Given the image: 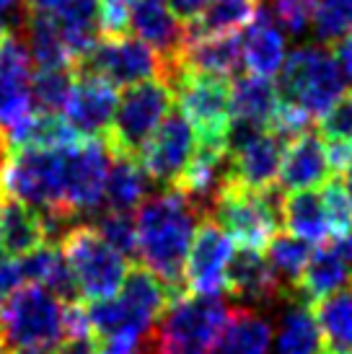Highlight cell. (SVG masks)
I'll list each match as a JSON object with an SVG mask.
<instances>
[{"label":"cell","instance_id":"cell-8","mask_svg":"<svg viewBox=\"0 0 352 354\" xmlns=\"http://www.w3.org/2000/svg\"><path fill=\"white\" fill-rule=\"evenodd\" d=\"M58 246L68 259L80 300L96 303V300L117 295L130 272L127 261L98 236V230L91 223L70 225L68 233L60 238Z\"/></svg>","mask_w":352,"mask_h":354},{"label":"cell","instance_id":"cell-4","mask_svg":"<svg viewBox=\"0 0 352 354\" xmlns=\"http://www.w3.org/2000/svg\"><path fill=\"white\" fill-rule=\"evenodd\" d=\"M68 148L10 150L0 176L3 194L37 207L42 215L78 223L68 209Z\"/></svg>","mask_w":352,"mask_h":354},{"label":"cell","instance_id":"cell-47","mask_svg":"<svg viewBox=\"0 0 352 354\" xmlns=\"http://www.w3.org/2000/svg\"><path fill=\"white\" fill-rule=\"evenodd\" d=\"M334 57L340 62V70H342L344 80H350V86H352V34H347V37H342V39L337 41Z\"/></svg>","mask_w":352,"mask_h":354},{"label":"cell","instance_id":"cell-25","mask_svg":"<svg viewBox=\"0 0 352 354\" xmlns=\"http://www.w3.org/2000/svg\"><path fill=\"white\" fill-rule=\"evenodd\" d=\"M47 243V225L37 207L21 199L3 197L0 202V251L8 259L37 251Z\"/></svg>","mask_w":352,"mask_h":354},{"label":"cell","instance_id":"cell-37","mask_svg":"<svg viewBox=\"0 0 352 354\" xmlns=\"http://www.w3.org/2000/svg\"><path fill=\"white\" fill-rule=\"evenodd\" d=\"M91 225L98 230V236L107 241L109 246L125 259H137V233L132 212H112L104 209L98 212Z\"/></svg>","mask_w":352,"mask_h":354},{"label":"cell","instance_id":"cell-27","mask_svg":"<svg viewBox=\"0 0 352 354\" xmlns=\"http://www.w3.org/2000/svg\"><path fill=\"white\" fill-rule=\"evenodd\" d=\"M347 285H352V269L342 261L337 248L322 246L308 259L303 274L295 285V295L303 297L308 305H313L316 300L332 295V292Z\"/></svg>","mask_w":352,"mask_h":354},{"label":"cell","instance_id":"cell-35","mask_svg":"<svg viewBox=\"0 0 352 354\" xmlns=\"http://www.w3.org/2000/svg\"><path fill=\"white\" fill-rule=\"evenodd\" d=\"M76 70L73 68H39L31 75V101L37 111L60 114L73 91Z\"/></svg>","mask_w":352,"mask_h":354},{"label":"cell","instance_id":"cell-38","mask_svg":"<svg viewBox=\"0 0 352 354\" xmlns=\"http://www.w3.org/2000/svg\"><path fill=\"white\" fill-rule=\"evenodd\" d=\"M324 215H326V225H329V236L342 238L344 233L352 230V202L350 194L344 189L342 178H329L324 184L322 192Z\"/></svg>","mask_w":352,"mask_h":354},{"label":"cell","instance_id":"cell-41","mask_svg":"<svg viewBox=\"0 0 352 354\" xmlns=\"http://www.w3.org/2000/svg\"><path fill=\"white\" fill-rule=\"evenodd\" d=\"M130 8L132 0H98L96 26L104 37H122L130 29Z\"/></svg>","mask_w":352,"mask_h":354},{"label":"cell","instance_id":"cell-48","mask_svg":"<svg viewBox=\"0 0 352 354\" xmlns=\"http://www.w3.org/2000/svg\"><path fill=\"white\" fill-rule=\"evenodd\" d=\"M334 248H337V254L342 256L344 264L352 269V230H350V233H344V236L337 241V246H334Z\"/></svg>","mask_w":352,"mask_h":354},{"label":"cell","instance_id":"cell-31","mask_svg":"<svg viewBox=\"0 0 352 354\" xmlns=\"http://www.w3.org/2000/svg\"><path fill=\"white\" fill-rule=\"evenodd\" d=\"M259 0H210L207 8L195 21L186 24L189 37H215L236 34L254 19Z\"/></svg>","mask_w":352,"mask_h":354},{"label":"cell","instance_id":"cell-40","mask_svg":"<svg viewBox=\"0 0 352 354\" xmlns=\"http://www.w3.org/2000/svg\"><path fill=\"white\" fill-rule=\"evenodd\" d=\"M322 135L324 140H340L352 142V91H344L340 99L322 114Z\"/></svg>","mask_w":352,"mask_h":354},{"label":"cell","instance_id":"cell-52","mask_svg":"<svg viewBox=\"0 0 352 354\" xmlns=\"http://www.w3.org/2000/svg\"><path fill=\"white\" fill-rule=\"evenodd\" d=\"M0 256H3V251H0Z\"/></svg>","mask_w":352,"mask_h":354},{"label":"cell","instance_id":"cell-29","mask_svg":"<svg viewBox=\"0 0 352 354\" xmlns=\"http://www.w3.org/2000/svg\"><path fill=\"white\" fill-rule=\"evenodd\" d=\"M280 106V91L272 78L244 75L231 83V111L234 119H244L252 124L270 129L274 111Z\"/></svg>","mask_w":352,"mask_h":354},{"label":"cell","instance_id":"cell-16","mask_svg":"<svg viewBox=\"0 0 352 354\" xmlns=\"http://www.w3.org/2000/svg\"><path fill=\"white\" fill-rule=\"evenodd\" d=\"M130 29L137 34V39L146 41L161 57L164 70H166L164 80L171 83L179 75V57L189 39L184 21L168 8L166 0H132Z\"/></svg>","mask_w":352,"mask_h":354},{"label":"cell","instance_id":"cell-5","mask_svg":"<svg viewBox=\"0 0 352 354\" xmlns=\"http://www.w3.org/2000/svg\"><path fill=\"white\" fill-rule=\"evenodd\" d=\"M283 189H246L225 178L215 202L213 217L238 246L262 251L283 225Z\"/></svg>","mask_w":352,"mask_h":354},{"label":"cell","instance_id":"cell-42","mask_svg":"<svg viewBox=\"0 0 352 354\" xmlns=\"http://www.w3.org/2000/svg\"><path fill=\"white\" fill-rule=\"evenodd\" d=\"M29 13V0H0V39L19 34Z\"/></svg>","mask_w":352,"mask_h":354},{"label":"cell","instance_id":"cell-45","mask_svg":"<svg viewBox=\"0 0 352 354\" xmlns=\"http://www.w3.org/2000/svg\"><path fill=\"white\" fill-rule=\"evenodd\" d=\"M58 354H98V342L94 334L88 336H73L60 344Z\"/></svg>","mask_w":352,"mask_h":354},{"label":"cell","instance_id":"cell-49","mask_svg":"<svg viewBox=\"0 0 352 354\" xmlns=\"http://www.w3.org/2000/svg\"><path fill=\"white\" fill-rule=\"evenodd\" d=\"M3 354V352H0ZM6 354H58V346H42V344H34V346H10Z\"/></svg>","mask_w":352,"mask_h":354},{"label":"cell","instance_id":"cell-2","mask_svg":"<svg viewBox=\"0 0 352 354\" xmlns=\"http://www.w3.org/2000/svg\"><path fill=\"white\" fill-rule=\"evenodd\" d=\"M168 305V290L146 266H132L117 295L86 308L91 334L96 342L143 339Z\"/></svg>","mask_w":352,"mask_h":354},{"label":"cell","instance_id":"cell-10","mask_svg":"<svg viewBox=\"0 0 352 354\" xmlns=\"http://www.w3.org/2000/svg\"><path fill=\"white\" fill-rule=\"evenodd\" d=\"M168 86L174 91V101L179 104V111L195 127L197 142L225 145V135H228L231 119H234L228 78L184 70Z\"/></svg>","mask_w":352,"mask_h":354},{"label":"cell","instance_id":"cell-36","mask_svg":"<svg viewBox=\"0 0 352 354\" xmlns=\"http://www.w3.org/2000/svg\"><path fill=\"white\" fill-rule=\"evenodd\" d=\"M311 24L322 44H337L342 37L352 34V0H319Z\"/></svg>","mask_w":352,"mask_h":354},{"label":"cell","instance_id":"cell-14","mask_svg":"<svg viewBox=\"0 0 352 354\" xmlns=\"http://www.w3.org/2000/svg\"><path fill=\"white\" fill-rule=\"evenodd\" d=\"M34 65L24 41L10 34L0 39V135L6 140L29 122L37 111L31 101V75Z\"/></svg>","mask_w":352,"mask_h":354},{"label":"cell","instance_id":"cell-30","mask_svg":"<svg viewBox=\"0 0 352 354\" xmlns=\"http://www.w3.org/2000/svg\"><path fill=\"white\" fill-rule=\"evenodd\" d=\"M283 225L290 230V236L301 241L322 243L329 236L322 194L313 189H298L283 197Z\"/></svg>","mask_w":352,"mask_h":354},{"label":"cell","instance_id":"cell-19","mask_svg":"<svg viewBox=\"0 0 352 354\" xmlns=\"http://www.w3.org/2000/svg\"><path fill=\"white\" fill-rule=\"evenodd\" d=\"M285 140L272 129H262L259 135L244 142L241 148L228 150V181L246 189L274 187L280 174Z\"/></svg>","mask_w":352,"mask_h":354},{"label":"cell","instance_id":"cell-32","mask_svg":"<svg viewBox=\"0 0 352 354\" xmlns=\"http://www.w3.org/2000/svg\"><path fill=\"white\" fill-rule=\"evenodd\" d=\"M76 129L70 127L60 114H44L34 111L29 122H24L13 135L8 138L10 150L16 148H68L78 142Z\"/></svg>","mask_w":352,"mask_h":354},{"label":"cell","instance_id":"cell-23","mask_svg":"<svg viewBox=\"0 0 352 354\" xmlns=\"http://www.w3.org/2000/svg\"><path fill=\"white\" fill-rule=\"evenodd\" d=\"M274 321L259 308H231L207 354H270Z\"/></svg>","mask_w":352,"mask_h":354},{"label":"cell","instance_id":"cell-50","mask_svg":"<svg viewBox=\"0 0 352 354\" xmlns=\"http://www.w3.org/2000/svg\"><path fill=\"white\" fill-rule=\"evenodd\" d=\"M3 346L6 344H3V328H0V352H3Z\"/></svg>","mask_w":352,"mask_h":354},{"label":"cell","instance_id":"cell-7","mask_svg":"<svg viewBox=\"0 0 352 354\" xmlns=\"http://www.w3.org/2000/svg\"><path fill=\"white\" fill-rule=\"evenodd\" d=\"M3 344L60 346L68 339V305L42 285H21L0 305Z\"/></svg>","mask_w":352,"mask_h":354},{"label":"cell","instance_id":"cell-15","mask_svg":"<svg viewBox=\"0 0 352 354\" xmlns=\"http://www.w3.org/2000/svg\"><path fill=\"white\" fill-rule=\"evenodd\" d=\"M234 238L205 217L197 225L195 241L189 246L184 261V287L186 292L200 295H220L225 290V269L234 256Z\"/></svg>","mask_w":352,"mask_h":354},{"label":"cell","instance_id":"cell-26","mask_svg":"<svg viewBox=\"0 0 352 354\" xmlns=\"http://www.w3.org/2000/svg\"><path fill=\"white\" fill-rule=\"evenodd\" d=\"M241 68V37L215 34V37H189L179 57V73H205L218 78H231Z\"/></svg>","mask_w":352,"mask_h":354},{"label":"cell","instance_id":"cell-21","mask_svg":"<svg viewBox=\"0 0 352 354\" xmlns=\"http://www.w3.org/2000/svg\"><path fill=\"white\" fill-rule=\"evenodd\" d=\"M329 176H332V168H329V160H326L324 140L313 129H306L298 138L285 142L280 174H277V181H280L283 192L316 189L326 184Z\"/></svg>","mask_w":352,"mask_h":354},{"label":"cell","instance_id":"cell-13","mask_svg":"<svg viewBox=\"0 0 352 354\" xmlns=\"http://www.w3.org/2000/svg\"><path fill=\"white\" fill-rule=\"evenodd\" d=\"M112 166L107 140L83 138L68 148V209L70 215H98L104 205V184Z\"/></svg>","mask_w":352,"mask_h":354},{"label":"cell","instance_id":"cell-43","mask_svg":"<svg viewBox=\"0 0 352 354\" xmlns=\"http://www.w3.org/2000/svg\"><path fill=\"white\" fill-rule=\"evenodd\" d=\"M329 168L337 174H344L352 166V142H340V140H326L324 142Z\"/></svg>","mask_w":352,"mask_h":354},{"label":"cell","instance_id":"cell-39","mask_svg":"<svg viewBox=\"0 0 352 354\" xmlns=\"http://www.w3.org/2000/svg\"><path fill=\"white\" fill-rule=\"evenodd\" d=\"M316 3L319 0H270V10L283 29L290 34H303L311 26Z\"/></svg>","mask_w":352,"mask_h":354},{"label":"cell","instance_id":"cell-6","mask_svg":"<svg viewBox=\"0 0 352 354\" xmlns=\"http://www.w3.org/2000/svg\"><path fill=\"white\" fill-rule=\"evenodd\" d=\"M277 91L280 99L303 109L313 119L322 117L344 93V75L326 44H298L290 55H285Z\"/></svg>","mask_w":352,"mask_h":354},{"label":"cell","instance_id":"cell-20","mask_svg":"<svg viewBox=\"0 0 352 354\" xmlns=\"http://www.w3.org/2000/svg\"><path fill=\"white\" fill-rule=\"evenodd\" d=\"M96 6L98 0H29V8L34 13L47 16L60 29L73 59V68L96 44Z\"/></svg>","mask_w":352,"mask_h":354},{"label":"cell","instance_id":"cell-12","mask_svg":"<svg viewBox=\"0 0 352 354\" xmlns=\"http://www.w3.org/2000/svg\"><path fill=\"white\" fill-rule=\"evenodd\" d=\"M197 150V132L189 124V119L182 111H168L166 119L158 124L153 138L146 142V148L140 150V166L148 174L150 181L174 187L182 178L186 166L192 163Z\"/></svg>","mask_w":352,"mask_h":354},{"label":"cell","instance_id":"cell-17","mask_svg":"<svg viewBox=\"0 0 352 354\" xmlns=\"http://www.w3.org/2000/svg\"><path fill=\"white\" fill-rule=\"evenodd\" d=\"M225 290L249 308H277L293 290L280 282L259 248H236L225 269Z\"/></svg>","mask_w":352,"mask_h":354},{"label":"cell","instance_id":"cell-18","mask_svg":"<svg viewBox=\"0 0 352 354\" xmlns=\"http://www.w3.org/2000/svg\"><path fill=\"white\" fill-rule=\"evenodd\" d=\"M117 91L94 73L76 70L73 91L65 104V122L78 138H104L117 111Z\"/></svg>","mask_w":352,"mask_h":354},{"label":"cell","instance_id":"cell-22","mask_svg":"<svg viewBox=\"0 0 352 354\" xmlns=\"http://www.w3.org/2000/svg\"><path fill=\"white\" fill-rule=\"evenodd\" d=\"M241 62L252 75L272 78L285 62V37L280 24L274 21L270 6L259 0L254 19L244 26L241 34Z\"/></svg>","mask_w":352,"mask_h":354},{"label":"cell","instance_id":"cell-9","mask_svg":"<svg viewBox=\"0 0 352 354\" xmlns=\"http://www.w3.org/2000/svg\"><path fill=\"white\" fill-rule=\"evenodd\" d=\"M174 104V91L166 80L150 78L130 86L117 101V111L107 132V145L114 156L137 158L153 138L158 124L166 119Z\"/></svg>","mask_w":352,"mask_h":354},{"label":"cell","instance_id":"cell-24","mask_svg":"<svg viewBox=\"0 0 352 354\" xmlns=\"http://www.w3.org/2000/svg\"><path fill=\"white\" fill-rule=\"evenodd\" d=\"M274 354H322V328L316 324L311 305L295 292L280 303L272 334Z\"/></svg>","mask_w":352,"mask_h":354},{"label":"cell","instance_id":"cell-1","mask_svg":"<svg viewBox=\"0 0 352 354\" xmlns=\"http://www.w3.org/2000/svg\"><path fill=\"white\" fill-rule=\"evenodd\" d=\"M202 220L205 215L195 202L171 187L146 197L137 207V259L164 282L168 300L186 292L184 261Z\"/></svg>","mask_w":352,"mask_h":354},{"label":"cell","instance_id":"cell-28","mask_svg":"<svg viewBox=\"0 0 352 354\" xmlns=\"http://www.w3.org/2000/svg\"><path fill=\"white\" fill-rule=\"evenodd\" d=\"M150 178L132 156H114L104 184V205L112 212H132L146 199Z\"/></svg>","mask_w":352,"mask_h":354},{"label":"cell","instance_id":"cell-44","mask_svg":"<svg viewBox=\"0 0 352 354\" xmlns=\"http://www.w3.org/2000/svg\"><path fill=\"white\" fill-rule=\"evenodd\" d=\"M21 274H19V266H16V259H8V256H0V305L3 300L21 287Z\"/></svg>","mask_w":352,"mask_h":354},{"label":"cell","instance_id":"cell-34","mask_svg":"<svg viewBox=\"0 0 352 354\" xmlns=\"http://www.w3.org/2000/svg\"><path fill=\"white\" fill-rule=\"evenodd\" d=\"M264 248H267V261L272 266V272L280 277V282L288 290L295 292V285H298V279H301L306 264L313 254L311 243L295 236H280L277 233Z\"/></svg>","mask_w":352,"mask_h":354},{"label":"cell","instance_id":"cell-11","mask_svg":"<svg viewBox=\"0 0 352 354\" xmlns=\"http://www.w3.org/2000/svg\"><path fill=\"white\" fill-rule=\"evenodd\" d=\"M73 70H83V73H94L98 78L112 83L114 88H130L135 83L150 78H166L164 62L156 52L148 47L146 41L135 39V37H104L96 41L88 55L80 59Z\"/></svg>","mask_w":352,"mask_h":354},{"label":"cell","instance_id":"cell-46","mask_svg":"<svg viewBox=\"0 0 352 354\" xmlns=\"http://www.w3.org/2000/svg\"><path fill=\"white\" fill-rule=\"evenodd\" d=\"M166 3L179 19L184 21V24H189V21H195L207 8L210 0H166Z\"/></svg>","mask_w":352,"mask_h":354},{"label":"cell","instance_id":"cell-33","mask_svg":"<svg viewBox=\"0 0 352 354\" xmlns=\"http://www.w3.org/2000/svg\"><path fill=\"white\" fill-rule=\"evenodd\" d=\"M316 324L326 336V344L352 349V285L313 303Z\"/></svg>","mask_w":352,"mask_h":354},{"label":"cell","instance_id":"cell-3","mask_svg":"<svg viewBox=\"0 0 352 354\" xmlns=\"http://www.w3.org/2000/svg\"><path fill=\"white\" fill-rule=\"evenodd\" d=\"M231 305L223 295L182 292L168 300L146 336L148 354H207Z\"/></svg>","mask_w":352,"mask_h":354},{"label":"cell","instance_id":"cell-51","mask_svg":"<svg viewBox=\"0 0 352 354\" xmlns=\"http://www.w3.org/2000/svg\"><path fill=\"white\" fill-rule=\"evenodd\" d=\"M3 197H6V194H3V187H0V202H3Z\"/></svg>","mask_w":352,"mask_h":354}]
</instances>
